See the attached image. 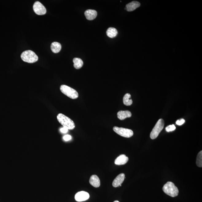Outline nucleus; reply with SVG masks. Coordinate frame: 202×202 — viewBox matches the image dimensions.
<instances>
[{"mask_svg": "<svg viewBox=\"0 0 202 202\" xmlns=\"http://www.w3.org/2000/svg\"><path fill=\"white\" fill-rule=\"evenodd\" d=\"M196 164L197 166L200 167H202V151L201 150L198 153L196 157Z\"/></svg>", "mask_w": 202, "mask_h": 202, "instance_id": "nucleus-19", "label": "nucleus"}, {"mask_svg": "<svg viewBox=\"0 0 202 202\" xmlns=\"http://www.w3.org/2000/svg\"><path fill=\"white\" fill-rule=\"evenodd\" d=\"M128 161V157L126 155H121L116 159L115 161V164L117 165H124L127 163Z\"/></svg>", "mask_w": 202, "mask_h": 202, "instance_id": "nucleus-10", "label": "nucleus"}, {"mask_svg": "<svg viewBox=\"0 0 202 202\" xmlns=\"http://www.w3.org/2000/svg\"><path fill=\"white\" fill-rule=\"evenodd\" d=\"M113 130L117 134L124 138H131L133 135V131L127 128L114 126Z\"/></svg>", "mask_w": 202, "mask_h": 202, "instance_id": "nucleus-6", "label": "nucleus"}, {"mask_svg": "<svg viewBox=\"0 0 202 202\" xmlns=\"http://www.w3.org/2000/svg\"><path fill=\"white\" fill-rule=\"evenodd\" d=\"M63 139H64L65 141H68L71 139L72 137L69 135H66L63 137Z\"/></svg>", "mask_w": 202, "mask_h": 202, "instance_id": "nucleus-22", "label": "nucleus"}, {"mask_svg": "<svg viewBox=\"0 0 202 202\" xmlns=\"http://www.w3.org/2000/svg\"><path fill=\"white\" fill-rule=\"evenodd\" d=\"M61 46L60 44L58 42H53L51 44V51L54 53H57L60 51Z\"/></svg>", "mask_w": 202, "mask_h": 202, "instance_id": "nucleus-15", "label": "nucleus"}, {"mask_svg": "<svg viewBox=\"0 0 202 202\" xmlns=\"http://www.w3.org/2000/svg\"><path fill=\"white\" fill-rule=\"evenodd\" d=\"M60 90L63 94L70 98L75 99L78 97L79 95L77 91L67 85H61L60 87Z\"/></svg>", "mask_w": 202, "mask_h": 202, "instance_id": "nucleus-4", "label": "nucleus"}, {"mask_svg": "<svg viewBox=\"0 0 202 202\" xmlns=\"http://www.w3.org/2000/svg\"><path fill=\"white\" fill-rule=\"evenodd\" d=\"M73 62L74 63V68L77 69H80L83 67L84 64L83 61L82 60L78 58H75L73 59Z\"/></svg>", "mask_w": 202, "mask_h": 202, "instance_id": "nucleus-17", "label": "nucleus"}, {"mask_svg": "<svg viewBox=\"0 0 202 202\" xmlns=\"http://www.w3.org/2000/svg\"><path fill=\"white\" fill-rule=\"evenodd\" d=\"M125 178V175L124 173H121L118 175L116 178L113 181L112 186L113 187L116 188L118 186H121Z\"/></svg>", "mask_w": 202, "mask_h": 202, "instance_id": "nucleus-9", "label": "nucleus"}, {"mask_svg": "<svg viewBox=\"0 0 202 202\" xmlns=\"http://www.w3.org/2000/svg\"><path fill=\"white\" fill-rule=\"evenodd\" d=\"M60 130V131L61 132V133H66L68 132V130L67 129V128L64 127H63L61 128Z\"/></svg>", "mask_w": 202, "mask_h": 202, "instance_id": "nucleus-23", "label": "nucleus"}, {"mask_svg": "<svg viewBox=\"0 0 202 202\" xmlns=\"http://www.w3.org/2000/svg\"><path fill=\"white\" fill-rule=\"evenodd\" d=\"M131 112L128 111H119L117 113L118 118L121 120H123L126 118L131 117Z\"/></svg>", "mask_w": 202, "mask_h": 202, "instance_id": "nucleus-12", "label": "nucleus"}, {"mask_svg": "<svg viewBox=\"0 0 202 202\" xmlns=\"http://www.w3.org/2000/svg\"><path fill=\"white\" fill-rule=\"evenodd\" d=\"M164 122L163 119L159 120L152 130L150 134V138L152 139H154L157 138L161 131L164 127Z\"/></svg>", "mask_w": 202, "mask_h": 202, "instance_id": "nucleus-5", "label": "nucleus"}, {"mask_svg": "<svg viewBox=\"0 0 202 202\" xmlns=\"http://www.w3.org/2000/svg\"><path fill=\"white\" fill-rule=\"evenodd\" d=\"M114 202H119V201H114Z\"/></svg>", "mask_w": 202, "mask_h": 202, "instance_id": "nucleus-24", "label": "nucleus"}, {"mask_svg": "<svg viewBox=\"0 0 202 202\" xmlns=\"http://www.w3.org/2000/svg\"><path fill=\"white\" fill-rule=\"evenodd\" d=\"M140 3L137 1H133L126 5V9L128 11H132L139 7Z\"/></svg>", "mask_w": 202, "mask_h": 202, "instance_id": "nucleus-13", "label": "nucleus"}, {"mask_svg": "<svg viewBox=\"0 0 202 202\" xmlns=\"http://www.w3.org/2000/svg\"><path fill=\"white\" fill-rule=\"evenodd\" d=\"M89 182L90 184L94 187L98 188L100 186V179L97 175H92L90 177Z\"/></svg>", "mask_w": 202, "mask_h": 202, "instance_id": "nucleus-14", "label": "nucleus"}, {"mask_svg": "<svg viewBox=\"0 0 202 202\" xmlns=\"http://www.w3.org/2000/svg\"><path fill=\"white\" fill-rule=\"evenodd\" d=\"M97 12L95 10H88L85 12V15L87 20H92L95 19L97 16Z\"/></svg>", "mask_w": 202, "mask_h": 202, "instance_id": "nucleus-11", "label": "nucleus"}, {"mask_svg": "<svg viewBox=\"0 0 202 202\" xmlns=\"http://www.w3.org/2000/svg\"><path fill=\"white\" fill-rule=\"evenodd\" d=\"M33 9L36 14L38 15H45L47 12L45 7L39 1L34 3Z\"/></svg>", "mask_w": 202, "mask_h": 202, "instance_id": "nucleus-7", "label": "nucleus"}, {"mask_svg": "<svg viewBox=\"0 0 202 202\" xmlns=\"http://www.w3.org/2000/svg\"><path fill=\"white\" fill-rule=\"evenodd\" d=\"M21 57L24 61L29 63H35L38 60V56L31 50L24 51L21 54Z\"/></svg>", "mask_w": 202, "mask_h": 202, "instance_id": "nucleus-3", "label": "nucleus"}, {"mask_svg": "<svg viewBox=\"0 0 202 202\" xmlns=\"http://www.w3.org/2000/svg\"><path fill=\"white\" fill-rule=\"evenodd\" d=\"M90 198V195L86 192L82 191L76 193L75 196V199L77 201L81 202L86 201Z\"/></svg>", "mask_w": 202, "mask_h": 202, "instance_id": "nucleus-8", "label": "nucleus"}, {"mask_svg": "<svg viewBox=\"0 0 202 202\" xmlns=\"http://www.w3.org/2000/svg\"><path fill=\"white\" fill-rule=\"evenodd\" d=\"M107 35L111 38H113L116 37L118 34L117 30L113 27H110L107 30Z\"/></svg>", "mask_w": 202, "mask_h": 202, "instance_id": "nucleus-18", "label": "nucleus"}, {"mask_svg": "<svg viewBox=\"0 0 202 202\" xmlns=\"http://www.w3.org/2000/svg\"><path fill=\"white\" fill-rule=\"evenodd\" d=\"M185 122V120L184 119H181L176 121V124L178 125V126H181V125L184 124Z\"/></svg>", "mask_w": 202, "mask_h": 202, "instance_id": "nucleus-21", "label": "nucleus"}, {"mask_svg": "<svg viewBox=\"0 0 202 202\" xmlns=\"http://www.w3.org/2000/svg\"><path fill=\"white\" fill-rule=\"evenodd\" d=\"M123 103L125 105L130 106L133 103L132 100L131 99V95L129 93L126 94L123 97Z\"/></svg>", "mask_w": 202, "mask_h": 202, "instance_id": "nucleus-16", "label": "nucleus"}, {"mask_svg": "<svg viewBox=\"0 0 202 202\" xmlns=\"http://www.w3.org/2000/svg\"><path fill=\"white\" fill-rule=\"evenodd\" d=\"M57 119L63 127L68 130H72L75 128V124L73 121L68 116L62 114H59L57 116Z\"/></svg>", "mask_w": 202, "mask_h": 202, "instance_id": "nucleus-1", "label": "nucleus"}, {"mask_svg": "<svg viewBox=\"0 0 202 202\" xmlns=\"http://www.w3.org/2000/svg\"><path fill=\"white\" fill-rule=\"evenodd\" d=\"M176 129V127L174 124L169 125L166 127L165 130L167 132H170L174 131Z\"/></svg>", "mask_w": 202, "mask_h": 202, "instance_id": "nucleus-20", "label": "nucleus"}, {"mask_svg": "<svg viewBox=\"0 0 202 202\" xmlns=\"http://www.w3.org/2000/svg\"><path fill=\"white\" fill-rule=\"evenodd\" d=\"M162 190L166 194L172 197L177 196L178 195V189L175 185L171 181H168L164 185Z\"/></svg>", "mask_w": 202, "mask_h": 202, "instance_id": "nucleus-2", "label": "nucleus"}]
</instances>
